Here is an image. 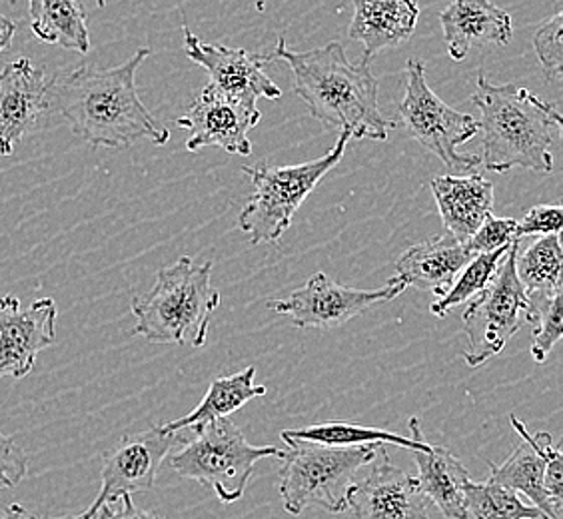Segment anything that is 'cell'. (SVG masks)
Returning <instances> with one entry per match:
<instances>
[{"instance_id": "cell-5", "label": "cell", "mask_w": 563, "mask_h": 519, "mask_svg": "<svg viewBox=\"0 0 563 519\" xmlns=\"http://www.w3.org/2000/svg\"><path fill=\"white\" fill-rule=\"evenodd\" d=\"M282 440L288 450L280 457L278 489L284 509L292 516H300L312 506L330 514L346 511L347 489L356 482L360 470L372 464L384 448L374 444L334 448L294 438Z\"/></svg>"}, {"instance_id": "cell-28", "label": "cell", "mask_w": 563, "mask_h": 519, "mask_svg": "<svg viewBox=\"0 0 563 519\" xmlns=\"http://www.w3.org/2000/svg\"><path fill=\"white\" fill-rule=\"evenodd\" d=\"M509 246L496 250V252H488V254H477L470 260L466 268L457 274V278L448 294L432 302L430 312L438 318H445L448 312L454 310L455 306L470 302L472 298H476L477 294L484 292L488 288L489 281L496 278L499 266L508 254Z\"/></svg>"}, {"instance_id": "cell-25", "label": "cell", "mask_w": 563, "mask_h": 519, "mask_svg": "<svg viewBox=\"0 0 563 519\" xmlns=\"http://www.w3.org/2000/svg\"><path fill=\"white\" fill-rule=\"evenodd\" d=\"M29 16L38 41L78 55L90 51L87 14L78 0H29Z\"/></svg>"}, {"instance_id": "cell-35", "label": "cell", "mask_w": 563, "mask_h": 519, "mask_svg": "<svg viewBox=\"0 0 563 519\" xmlns=\"http://www.w3.org/2000/svg\"><path fill=\"white\" fill-rule=\"evenodd\" d=\"M14 33H16V24L9 16L0 14V55L11 46Z\"/></svg>"}, {"instance_id": "cell-32", "label": "cell", "mask_w": 563, "mask_h": 519, "mask_svg": "<svg viewBox=\"0 0 563 519\" xmlns=\"http://www.w3.org/2000/svg\"><path fill=\"white\" fill-rule=\"evenodd\" d=\"M562 205H538L518 220V239L523 236H548L562 230Z\"/></svg>"}, {"instance_id": "cell-37", "label": "cell", "mask_w": 563, "mask_h": 519, "mask_svg": "<svg viewBox=\"0 0 563 519\" xmlns=\"http://www.w3.org/2000/svg\"><path fill=\"white\" fill-rule=\"evenodd\" d=\"M95 2H97L98 9H104V7H107V2H109V0H95Z\"/></svg>"}, {"instance_id": "cell-20", "label": "cell", "mask_w": 563, "mask_h": 519, "mask_svg": "<svg viewBox=\"0 0 563 519\" xmlns=\"http://www.w3.org/2000/svg\"><path fill=\"white\" fill-rule=\"evenodd\" d=\"M474 258L466 244L442 234L406 250L396 262V280L406 288H422L442 298L452 288L457 274Z\"/></svg>"}, {"instance_id": "cell-21", "label": "cell", "mask_w": 563, "mask_h": 519, "mask_svg": "<svg viewBox=\"0 0 563 519\" xmlns=\"http://www.w3.org/2000/svg\"><path fill=\"white\" fill-rule=\"evenodd\" d=\"M418 19L420 7L416 0H354V19L347 34L362 43V63L368 65L382 51L410 41Z\"/></svg>"}, {"instance_id": "cell-34", "label": "cell", "mask_w": 563, "mask_h": 519, "mask_svg": "<svg viewBox=\"0 0 563 519\" xmlns=\"http://www.w3.org/2000/svg\"><path fill=\"white\" fill-rule=\"evenodd\" d=\"M92 519H163L154 511L136 508L132 496H122L117 501H110L98 509Z\"/></svg>"}, {"instance_id": "cell-33", "label": "cell", "mask_w": 563, "mask_h": 519, "mask_svg": "<svg viewBox=\"0 0 563 519\" xmlns=\"http://www.w3.org/2000/svg\"><path fill=\"white\" fill-rule=\"evenodd\" d=\"M29 472V457L12 438L0 433V489L21 484Z\"/></svg>"}, {"instance_id": "cell-18", "label": "cell", "mask_w": 563, "mask_h": 519, "mask_svg": "<svg viewBox=\"0 0 563 519\" xmlns=\"http://www.w3.org/2000/svg\"><path fill=\"white\" fill-rule=\"evenodd\" d=\"M440 22L448 55L455 63H462L476 46H506L514 36L511 16L492 0H452L440 12Z\"/></svg>"}, {"instance_id": "cell-39", "label": "cell", "mask_w": 563, "mask_h": 519, "mask_svg": "<svg viewBox=\"0 0 563 519\" xmlns=\"http://www.w3.org/2000/svg\"><path fill=\"white\" fill-rule=\"evenodd\" d=\"M536 519H550L548 516H542V518H536Z\"/></svg>"}, {"instance_id": "cell-16", "label": "cell", "mask_w": 563, "mask_h": 519, "mask_svg": "<svg viewBox=\"0 0 563 519\" xmlns=\"http://www.w3.org/2000/svg\"><path fill=\"white\" fill-rule=\"evenodd\" d=\"M53 78L22 56L0 70V156L36 129L53 104Z\"/></svg>"}, {"instance_id": "cell-1", "label": "cell", "mask_w": 563, "mask_h": 519, "mask_svg": "<svg viewBox=\"0 0 563 519\" xmlns=\"http://www.w3.org/2000/svg\"><path fill=\"white\" fill-rule=\"evenodd\" d=\"M151 56L139 48L117 68L78 66L63 78H53V104L70 130L92 148H129L151 141L163 146L170 132L152 117L136 90V70Z\"/></svg>"}, {"instance_id": "cell-14", "label": "cell", "mask_w": 563, "mask_h": 519, "mask_svg": "<svg viewBox=\"0 0 563 519\" xmlns=\"http://www.w3.org/2000/svg\"><path fill=\"white\" fill-rule=\"evenodd\" d=\"M354 519H432L418 479L391 464L384 448L346 494Z\"/></svg>"}, {"instance_id": "cell-31", "label": "cell", "mask_w": 563, "mask_h": 519, "mask_svg": "<svg viewBox=\"0 0 563 519\" xmlns=\"http://www.w3.org/2000/svg\"><path fill=\"white\" fill-rule=\"evenodd\" d=\"M514 240H518V220L489 214L486 222L477 228L476 234L467 240L466 249L472 256H477V254L508 249Z\"/></svg>"}, {"instance_id": "cell-7", "label": "cell", "mask_w": 563, "mask_h": 519, "mask_svg": "<svg viewBox=\"0 0 563 519\" xmlns=\"http://www.w3.org/2000/svg\"><path fill=\"white\" fill-rule=\"evenodd\" d=\"M284 455L276 445H252L230 418H222L195 430V438L183 440L168 464L178 476L212 487L222 504H236L250 484L254 465L266 457Z\"/></svg>"}, {"instance_id": "cell-17", "label": "cell", "mask_w": 563, "mask_h": 519, "mask_svg": "<svg viewBox=\"0 0 563 519\" xmlns=\"http://www.w3.org/2000/svg\"><path fill=\"white\" fill-rule=\"evenodd\" d=\"M509 420L514 430L520 433L521 442L511 450V454L504 464L496 465L494 462H488V479L526 496L536 508L542 511L543 516L558 519L562 509L558 508L548 496L543 487V477H545V467L553 455L560 452V448L553 445L550 433L538 432L531 435L526 423L514 413L509 416Z\"/></svg>"}, {"instance_id": "cell-19", "label": "cell", "mask_w": 563, "mask_h": 519, "mask_svg": "<svg viewBox=\"0 0 563 519\" xmlns=\"http://www.w3.org/2000/svg\"><path fill=\"white\" fill-rule=\"evenodd\" d=\"M432 192L445 234L466 244L494 210V185L482 174L438 176Z\"/></svg>"}, {"instance_id": "cell-26", "label": "cell", "mask_w": 563, "mask_h": 519, "mask_svg": "<svg viewBox=\"0 0 563 519\" xmlns=\"http://www.w3.org/2000/svg\"><path fill=\"white\" fill-rule=\"evenodd\" d=\"M562 242L560 234L536 240L516 256V274L526 294L550 292L562 288Z\"/></svg>"}, {"instance_id": "cell-23", "label": "cell", "mask_w": 563, "mask_h": 519, "mask_svg": "<svg viewBox=\"0 0 563 519\" xmlns=\"http://www.w3.org/2000/svg\"><path fill=\"white\" fill-rule=\"evenodd\" d=\"M256 368L242 369L232 376H220L212 379L208 386L207 396L196 406L195 410L186 413L185 418L164 423L166 432L176 433L183 430H200L207 423L230 418V413L244 408L250 400L262 398L266 394L264 386L254 384Z\"/></svg>"}, {"instance_id": "cell-24", "label": "cell", "mask_w": 563, "mask_h": 519, "mask_svg": "<svg viewBox=\"0 0 563 519\" xmlns=\"http://www.w3.org/2000/svg\"><path fill=\"white\" fill-rule=\"evenodd\" d=\"M410 432H412V438H404L400 433L379 430L372 426L334 420V422L314 423V426L302 428V430H284L280 435L282 438L312 442V444L334 445V448L390 444L406 448L410 452H428L432 448V444L423 438L422 423L418 418H410Z\"/></svg>"}, {"instance_id": "cell-11", "label": "cell", "mask_w": 563, "mask_h": 519, "mask_svg": "<svg viewBox=\"0 0 563 519\" xmlns=\"http://www.w3.org/2000/svg\"><path fill=\"white\" fill-rule=\"evenodd\" d=\"M178 433L152 426L151 430L124 435L119 444L104 454L102 462V486L90 508L80 514V519H92L98 509L122 496L148 492L156 484L164 457L176 444H183Z\"/></svg>"}, {"instance_id": "cell-15", "label": "cell", "mask_w": 563, "mask_h": 519, "mask_svg": "<svg viewBox=\"0 0 563 519\" xmlns=\"http://www.w3.org/2000/svg\"><path fill=\"white\" fill-rule=\"evenodd\" d=\"M56 316L53 298H41L22 310L16 296H0V379H22L33 372L38 352L55 342Z\"/></svg>"}, {"instance_id": "cell-36", "label": "cell", "mask_w": 563, "mask_h": 519, "mask_svg": "<svg viewBox=\"0 0 563 519\" xmlns=\"http://www.w3.org/2000/svg\"><path fill=\"white\" fill-rule=\"evenodd\" d=\"M0 519H36V516L22 508L21 504H11L0 511Z\"/></svg>"}, {"instance_id": "cell-9", "label": "cell", "mask_w": 563, "mask_h": 519, "mask_svg": "<svg viewBox=\"0 0 563 519\" xmlns=\"http://www.w3.org/2000/svg\"><path fill=\"white\" fill-rule=\"evenodd\" d=\"M521 240H514L496 278L484 292L467 302L462 314L467 346L464 360L470 368H479L499 354L509 340L520 332L528 314V294L516 274V256Z\"/></svg>"}, {"instance_id": "cell-6", "label": "cell", "mask_w": 563, "mask_h": 519, "mask_svg": "<svg viewBox=\"0 0 563 519\" xmlns=\"http://www.w3.org/2000/svg\"><path fill=\"white\" fill-rule=\"evenodd\" d=\"M350 141L352 139L347 132H340L332 151L310 163L296 166L254 164L242 168L256 188L239 218L240 230L249 234L252 244L278 242L282 239L303 200L314 192L325 174L342 161Z\"/></svg>"}, {"instance_id": "cell-12", "label": "cell", "mask_w": 563, "mask_h": 519, "mask_svg": "<svg viewBox=\"0 0 563 519\" xmlns=\"http://www.w3.org/2000/svg\"><path fill=\"white\" fill-rule=\"evenodd\" d=\"M183 34L186 56L207 70L210 85L222 95L252 109H256L258 98L276 100L282 97L278 85L264 73L271 63L268 56L252 55L244 48L202 43L186 24H183Z\"/></svg>"}, {"instance_id": "cell-8", "label": "cell", "mask_w": 563, "mask_h": 519, "mask_svg": "<svg viewBox=\"0 0 563 519\" xmlns=\"http://www.w3.org/2000/svg\"><path fill=\"white\" fill-rule=\"evenodd\" d=\"M404 130L435 154L454 173H474L479 156L457 154L455 148L472 141L479 132V122L470 114L457 112L433 92L426 82V66L410 58L406 63V95L400 104Z\"/></svg>"}, {"instance_id": "cell-13", "label": "cell", "mask_w": 563, "mask_h": 519, "mask_svg": "<svg viewBox=\"0 0 563 519\" xmlns=\"http://www.w3.org/2000/svg\"><path fill=\"white\" fill-rule=\"evenodd\" d=\"M261 119L258 107H244L212 85H207L176 124L190 132V139L186 141V148L190 152L218 146L228 154L249 156L252 154L249 132Z\"/></svg>"}, {"instance_id": "cell-27", "label": "cell", "mask_w": 563, "mask_h": 519, "mask_svg": "<svg viewBox=\"0 0 563 519\" xmlns=\"http://www.w3.org/2000/svg\"><path fill=\"white\" fill-rule=\"evenodd\" d=\"M470 519H536L543 514L536 506H528L523 499L508 487L494 482H472L464 486Z\"/></svg>"}, {"instance_id": "cell-22", "label": "cell", "mask_w": 563, "mask_h": 519, "mask_svg": "<svg viewBox=\"0 0 563 519\" xmlns=\"http://www.w3.org/2000/svg\"><path fill=\"white\" fill-rule=\"evenodd\" d=\"M412 455L423 498L432 501L448 519H470L464 498L470 476L464 464L442 445H432L428 452H412Z\"/></svg>"}, {"instance_id": "cell-30", "label": "cell", "mask_w": 563, "mask_h": 519, "mask_svg": "<svg viewBox=\"0 0 563 519\" xmlns=\"http://www.w3.org/2000/svg\"><path fill=\"white\" fill-rule=\"evenodd\" d=\"M563 14L553 12L548 21L533 34V48L543 73L552 80H560L563 75Z\"/></svg>"}, {"instance_id": "cell-29", "label": "cell", "mask_w": 563, "mask_h": 519, "mask_svg": "<svg viewBox=\"0 0 563 519\" xmlns=\"http://www.w3.org/2000/svg\"><path fill=\"white\" fill-rule=\"evenodd\" d=\"M562 288H555L550 292L528 294L526 324H531L533 330L531 356L538 364H543L552 354L553 346L562 340Z\"/></svg>"}, {"instance_id": "cell-4", "label": "cell", "mask_w": 563, "mask_h": 519, "mask_svg": "<svg viewBox=\"0 0 563 519\" xmlns=\"http://www.w3.org/2000/svg\"><path fill=\"white\" fill-rule=\"evenodd\" d=\"M218 306L220 292L212 286V262L196 264L190 256H183L158 270L151 292L132 298L136 318L132 334L152 344L202 347Z\"/></svg>"}, {"instance_id": "cell-10", "label": "cell", "mask_w": 563, "mask_h": 519, "mask_svg": "<svg viewBox=\"0 0 563 519\" xmlns=\"http://www.w3.org/2000/svg\"><path fill=\"white\" fill-rule=\"evenodd\" d=\"M408 288L396 278L378 290H356L338 284L324 272H318L288 298L268 300L266 306L274 314L288 316L296 328L332 330L378 303L396 300Z\"/></svg>"}, {"instance_id": "cell-38", "label": "cell", "mask_w": 563, "mask_h": 519, "mask_svg": "<svg viewBox=\"0 0 563 519\" xmlns=\"http://www.w3.org/2000/svg\"><path fill=\"white\" fill-rule=\"evenodd\" d=\"M51 519H80V516H65V518H51Z\"/></svg>"}, {"instance_id": "cell-2", "label": "cell", "mask_w": 563, "mask_h": 519, "mask_svg": "<svg viewBox=\"0 0 563 519\" xmlns=\"http://www.w3.org/2000/svg\"><path fill=\"white\" fill-rule=\"evenodd\" d=\"M268 58L290 66L294 92L325 129L347 132L357 141H388V132L396 129V122L379 110L378 78L366 63L352 65L338 41L298 53L280 38Z\"/></svg>"}, {"instance_id": "cell-3", "label": "cell", "mask_w": 563, "mask_h": 519, "mask_svg": "<svg viewBox=\"0 0 563 519\" xmlns=\"http://www.w3.org/2000/svg\"><path fill=\"white\" fill-rule=\"evenodd\" d=\"M472 102L479 110L477 122L484 132V156L479 161L486 170L552 173L553 148L563 129L560 110L528 88L494 85L484 70L477 75Z\"/></svg>"}]
</instances>
